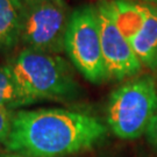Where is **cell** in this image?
I'll return each mask as SVG.
<instances>
[{
    "instance_id": "9",
    "label": "cell",
    "mask_w": 157,
    "mask_h": 157,
    "mask_svg": "<svg viewBox=\"0 0 157 157\" xmlns=\"http://www.w3.org/2000/svg\"><path fill=\"white\" fill-rule=\"evenodd\" d=\"M109 6L114 22L129 43L143 26L146 17L144 5L129 0H111Z\"/></svg>"
},
{
    "instance_id": "13",
    "label": "cell",
    "mask_w": 157,
    "mask_h": 157,
    "mask_svg": "<svg viewBox=\"0 0 157 157\" xmlns=\"http://www.w3.org/2000/svg\"><path fill=\"white\" fill-rule=\"evenodd\" d=\"M147 2H152V4H157V0H144Z\"/></svg>"
},
{
    "instance_id": "12",
    "label": "cell",
    "mask_w": 157,
    "mask_h": 157,
    "mask_svg": "<svg viewBox=\"0 0 157 157\" xmlns=\"http://www.w3.org/2000/svg\"><path fill=\"white\" fill-rule=\"evenodd\" d=\"M144 135L147 137V141L157 150V112L151 119Z\"/></svg>"
},
{
    "instance_id": "1",
    "label": "cell",
    "mask_w": 157,
    "mask_h": 157,
    "mask_svg": "<svg viewBox=\"0 0 157 157\" xmlns=\"http://www.w3.org/2000/svg\"><path fill=\"white\" fill-rule=\"evenodd\" d=\"M107 127L89 113L63 108L17 111L6 148L22 157H63L90 150Z\"/></svg>"
},
{
    "instance_id": "11",
    "label": "cell",
    "mask_w": 157,
    "mask_h": 157,
    "mask_svg": "<svg viewBox=\"0 0 157 157\" xmlns=\"http://www.w3.org/2000/svg\"><path fill=\"white\" fill-rule=\"evenodd\" d=\"M15 112L8 108H0V144L6 146L8 141Z\"/></svg>"
},
{
    "instance_id": "6",
    "label": "cell",
    "mask_w": 157,
    "mask_h": 157,
    "mask_svg": "<svg viewBox=\"0 0 157 157\" xmlns=\"http://www.w3.org/2000/svg\"><path fill=\"white\" fill-rule=\"evenodd\" d=\"M102 57L108 78L124 80L134 78L142 71V64L128 41L120 33L112 17L109 0H100L97 5Z\"/></svg>"
},
{
    "instance_id": "2",
    "label": "cell",
    "mask_w": 157,
    "mask_h": 157,
    "mask_svg": "<svg viewBox=\"0 0 157 157\" xmlns=\"http://www.w3.org/2000/svg\"><path fill=\"white\" fill-rule=\"evenodd\" d=\"M8 65L30 104L40 100L71 101L82 94L70 65L56 54L25 48Z\"/></svg>"
},
{
    "instance_id": "14",
    "label": "cell",
    "mask_w": 157,
    "mask_h": 157,
    "mask_svg": "<svg viewBox=\"0 0 157 157\" xmlns=\"http://www.w3.org/2000/svg\"><path fill=\"white\" fill-rule=\"evenodd\" d=\"M5 157H22V156H17V155H11V156H5Z\"/></svg>"
},
{
    "instance_id": "10",
    "label": "cell",
    "mask_w": 157,
    "mask_h": 157,
    "mask_svg": "<svg viewBox=\"0 0 157 157\" xmlns=\"http://www.w3.org/2000/svg\"><path fill=\"white\" fill-rule=\"evenodd\" d=\"M30 105L19 87L8 64L0 65V108L15 109Z\"/></svg>"
},
{
    "instance_id": "5",
    "label": "cell",
    "mask_w": 157,
    "mask_h": 157,
    "mask_svg": "<svg viewBox=\"0 0 157 157\" xmlns=\"http://www.w3.org/2000/svg\"><path fill=\"white\" fill-rule=\"evenodd\" d=\"M25 12L20 43L25 48L59 54L70 20L64 0H23Z\"/></svg>"
},
{
    "instance_id": "3",
    "label": "cell",
    "mask_w": 157,
    "mask_h": 157,
    "mask_svg": "<svg viewBox=\"0 0 157 157\" xmlns=\"http://www.w3.org/2000/svg\"><path fill=\"white\" fill-rule=\"evenodd\" d=\"M156 112V80L151 75H142L124 82L111 93L106 121L117 137L136 140L146 134Z\"/></svg>"
},
{
    "instance_id": "4",
    "label": "cell",
    "mask_w": 157,
    "mask_h": 157,
    "mask_svg": "<svg viewBox=\"0 0 157 157\" xmlns=\"http://www.w3.org/2000/svg\"><path fill=\"white\" fill-rule=\"evenodd\" d=\"M64 50L73 67L92 84H102L108 78L102 57L97 7L83 5L70 15Z\"/></svg>"
},
{
    "instance_id": "8",
    "label": "cell",
    "mask_w": 157,
    "mask_h": 157,
    "mask_svg": "<svg viewBox=\"0 0 157 157\" xmlns=\"http://www.w3.org/2000/svg\"><path fill=\"white\" fill-rule=\"evenodd\" d=\"M23 12V0H0V51L10 50L20 42Z\"/></svg>"
},
{
    "instance_id": "7",
    "label": "cell",
    "mask_w": 157,
    "mask_h": 157,
    "mask_svg": "<svg viewBox=\"0 0 157 157\" xmlns=\"http://www.w3.org/2000/svg\"><path fill=\"white\" fill-rule=\"evenodd\" d=\"M144 22L129 44L142 67L157 71V7L144 5Z\"/></svg>"
}]
</instances>
